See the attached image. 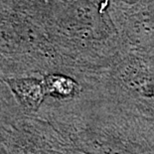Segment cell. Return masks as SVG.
Wrapping results in <instances>:
<instances>
[{
	"mask_svg": "<svg viewBox=\"0 0 154 154\" xmlns=\"http://www.w3.org/2000/svg\"><path fill=\"white\" fill-rule=\"evenodd\" d=\"M7 83L23 106L30 110L40 106L46 91L42 82L36 79H13Z\"/></svg>",
	"mask_w": 154,
	"mask_h": 154,
	"instance_id": "obj_1",
	"label": "cell"
},
{
	"mask_svg": "<svg viewBox=\"0 0 154 154\" xmlns=\"http://www.w3.org/2000/svg\"><path fill=\"white\" fill-rule=\"evenodd\" d=\"M46 91L57 97H68L76 91L77 84L72 79L62 75H51L45 79Z\"/></svg>",
	"mask_w": 154,
	"mask_h": 154,
	"instance_id": "obj_2",
	"label": "cell"
},
{
	"mask_svg": "<svg viewBox=\"0 0 154 154\" xmlns=\"http://www.w3.org/2000/svg\"><path fill=\"white\" fill-rule=\"evenodd\" d=\"M125 2H127V3H133V2H135V1H137V0H124Z\"/></svg>",
	"mask_w": 154,
	"mask_h": 154,
	"instance_id": "obj_3",
	"label": "cell"
}]
</instances>
